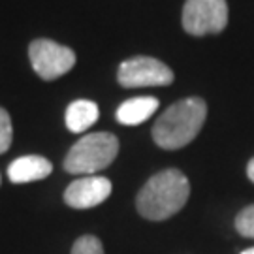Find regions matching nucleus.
Here are the masks:
<instances>
[{"instance_id":"nucleus-1","label":"nucleus","mask_w":254,"mask_h":254,"mask_svg":"<svg viewBox=\"0 0 254 254\" xmlns=\"http://www.w3.org/2000/svg\"><path fill=\"white\" fill-rule=\"evenodd\" d=\"M190 196V183L177 168L154 173L136 196L137 213L147 220L160 222L181 211Z\"/></svg>"},{"instance_id":"nucleus-2","label":"nucleus","mask_w":254,"mask_h":254,"mask_svg":"<svg viewBox=\"0 0 254 254\" xmlns=\"http://www.w3.org/2000/svg\"><path fill=\"white\" fill-rule=\"evenodd\" d=\"M207 119L203 98L190 96L172 104L153 125V141L160 149L175 151L196 139Z\"/></svg>"},{"instance_id":"nucleus-3","label":"nucleus","mask_w":254,"mask_h":254,"mask_svg":"<svg viewBox=\"0 0 254 254\" xmlns=\"http://www.w3.org/2000/svg\"><path fill=\"white\" fill-rule=\"evenodd\" d=\"M119 154V139L111 132H92L83 136L68 151L64 170L72 175H92L106 170Z\"/></svg>"},{"instance_id":"nucleus-4","label":"nucleus","mask_w":254,"mask_h":254,"mask_svg":"<svg viewBox=\"0 0 254 254\" xmlns=\"http://www.w3.org/2000/svg\"><path fill=\"white\" fill-rule=\"evenodd\" d=\"M181 23L190 36L218 34L228 25L226 0H187L183 6Z\"/></svg>"},{"instance_id":"nucleus-5","label":"nucleus","mask_w":254,"mask_h":254,"mask_svg":"<svg viewBox=\"0 0 254 254\" xmlns=\"http://www.w3.org/2000/svg\"><path fill=\"white\" fill-rule=\"evenodd\" d=\"M28 59L34 72L44 81H53L68 73L75 66V53L70 47L61 46L53 40L38 38L28 46Z\"/></svg>"},{"instance_id":"nucleus-6","label":"nucleus","mask_w":254,"mask_h":254,"mask_svg":"<svg viewBox=\"0 0 254 254\" xmlns=\"http://www.w3.org/2000/svg\"><path fill=\"white\" fill-rule=\"evenodd\" d=\"M172 68L153 57H134L121 63L117 70V81L125 89L139 87H166L173 83Z\"/></svg>"},{"instance_id":"nucleus-7","label":"nucleus","mask_w":254,"mask_h":254,"mask_svg":"<svg viewBox=\"0 0 254 254\" xmlns=\"http://www.w3.org/2000/svg\"><path fill=\"white\" fill-rule=\"evenodd\" d=\"M111 189L113 187L108 177H100V175L81 177L68 185V189L64 190V201L66 205L73 209L96 207L108 200Z\"/></svg>"},{"instance_id":"nucleus-8","label":"nucleus","mask_w":254,"mask_h":254,"mask_svg":"<svg viewBox=\"0 0 254 254\" xmlns=\"http://www.w3.org/2000/svg\"><path fill=\"white\" fill-rule=\"evenodd\" d=\"M51 172H53V164L47 158L38 154H28V156H19L17 160L9 164L8 177L11 183L23 185V183L42 181Z\"/></svg>"},{"instance_id":"nucleus-9","label":"nucleus","mask_w":254,"mask_h":254,"mask_svg":"<svg viewBox=\"0 0 254 254\" xmlns=\"http://www.w3.org/2000/svg\"><path fill=\"white\" fill-rule=\"evenodd\" d=\"M160 102L156 100L154 96H137V98H130V100L123 102L119 106L115 119L121 125L125 127H136L145 123L147 119L153 115L154 111L158 109Z\"/></svg>"},{"instance_id":"nucleus-10","label":"nucleus","mask_w":254,"mask_h":254,"mask_svg":"<svg viewBox=\"0 0 254 254\" xmlns=\"http://www.w3.org/2000/svg\"><path fill=\"white\" fill-rule=\"evenodd\" d=\"M98 115H100V109L92 100H73L64 115L66 128L73 134L85 132L98 121Z\"/></svg>"},{"instance_id":"nucleus-11","label":"nucleus","mask_w":254,"mask_h":254,"mask_svg":"<svg viewBox=\"0 0 254 254\" xmlns=\"http://www.w3.org/2000/svg\"><path fill=\"white\" fill-rule=\"evenodd\" d=\"M236 230L239 236L254 239V203L243 207L236 217Z\"/></svg>"},{"instance_id":"nucleus-12","label":"nucleus","mask_w":254,"mask_h":254,"mask_svg":"<svg viewBox=\"0 0 254 254\" xmlns=\"http://www.w3.org/2000/svg\"><path fill=\"white\" fill-rule=\"evenodd\" d=\"M70 254H104V247L96 236H81L73 243Z\"/></svg>"},{"instance_id":"nucleus-13","label":"nucleus","mask_w":254,"mask_h":254,"mask_svg":"<svg viewBox=\"0 0 254 254\" xmlns=\"http://www.w3.org/2000/svg\"><path fill=\"white\" fill-rule=\"evenodd\" d=\"M11 137H13V128H11V119L8 111L0 108V154L6 153L11 145Z\"/></svg>"},{"instance_id":"nucleus-14","label":"nucleus","mask_w":254,"mask_h":254,"mask_svg":"<svg viewBox=\"0 0 254 254\" xmlns=\"http://www.w3.org/2000/svg\"><path fill=\"white\" fill-rule=\"evenodd\" d=\"M247 177L254 183V156L249 160V164H247Z\"/></svg>"},{"instance_id":"nucleus-15","label":"nucleus","mask_w":254,"mask_h":254,"mask_svg":"<svg viewBox=\"0 0 254 254\" xmlns=\"http://www.w3.org/2000/svg\"><path fill=\"white\" fill-rule=\"evenodd\" d=\"M239 254H254V247H251V249H245V251H241Z\"/></svg>"},{"instance_id":"nucleus-16","label":"nucleus","mask_w":254,"mask_h":254,"mask_svg":"<svg viewBox=\"0 0 254 254\" xmlns=\"http://www.w3.org/2000/svg\"><path fill=\"white\" fill-rule=\"evenodd\" d=\"M0 183H2V179H0Z\"/></svg>"}]
</instances>
